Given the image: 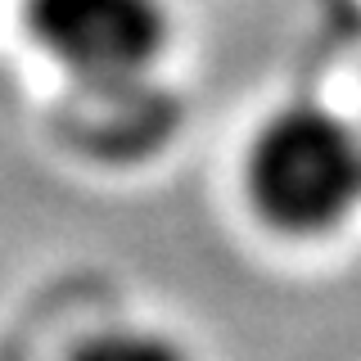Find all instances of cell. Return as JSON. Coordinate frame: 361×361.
<instances>
[{
	"label": "cell",
	"instance_id": "7a4b0ae2",
	"mask_svg": "<svg viewBox=\"0 0 361 361\" xmlns=\"http://www.w3.org/2000/svg\"><path fill=\"white\" fill-rule=\"evenodd\" d=\"M23 18L27 37L99 95L145 82L172 41L167 0H23Z\"/></svg>",
	"mask_w": 361,
	"mask_h": 361
},
{
	"label": "cell",
	"instance_id": "6da1fadb",
	"mask_svg": "<svg viewBox=\"0 0 361 361\" xmlns=\"http://www.w3.org/2000/svg\"><path fill=\"white\" fill-rule=\"evenodd\" d=\"M248 195L285 231L343 221L361 199V135L321 104H285L248 149Z\"/></svg>",
	"mask_w": 361,
	"mask_h": 361
},
{
	"label": "cell",
	"instance_id": "3957f363",
	"mask_svg": "<svg viewBox=\"0 0 361 361\" xmlns=\"http://www.w3.org/2000/svg\"><path fill=\"white\" fill-rule=\"evenodd\" d=\"M73 361H185V353L167 334L145 330V325H118L99 330L77 348Z\"/></svg>",
	"mask_w": 361,
	"mask_h": 361
}]
</instances>
